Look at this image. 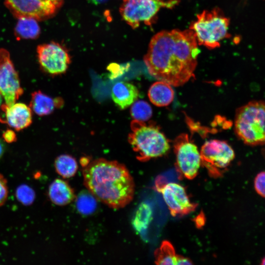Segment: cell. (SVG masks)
<instances>
[{
    "label": "cell",
    "instance_id": "obj_1",
    "mask_svg": "<svg viewBox=\"0 0 265 265\" xmlns=\"http://www.w3.org/2000/svg\"><path fill=\"white\" fill-rule=\"evenodd\" d=\"M198 45L190 29L162 30L152 38L144 62L153 78L180 86L194 76L199 53Z\"/></svg>",
    "mask_w": 265,
    "mask_h": 265
},
{
    "label": "cell",
    "instance_id": "obj_2",
    "mask_svg": "<svg viewBox=\"0 0 265 265\" xmlns=\"http://www.w3.org/2000/svg\"><path fill=\"white\" fill-rule=\"evenodd\" d=\"M82 166L84 185L97 199L114 209L123 208L132 201L134 183L123 164L100 158Z\"/></svg>",
    "mask_w": 265,
    "mask_h": 265
},
{
    "label": "cell",
    "instance_id": "obj_3",
    "mask_svg": "<svg viewBox=\"0 0 265 265\" xmlns=\"http://www.w3.org/2000/svg\"><path fill=\"white\" fill-rule=\"evenodd\" d=\"M131 130L128 142L139 161L144 162L161 157L169 150L168 140L155 123L133 119L131 123Z\"/></svg>",
    "mask_w": 265,
    "mask_h": 265
},
{
    "label": "cell",
    "instance_id": "obj_4",
    "mask_svg": "<svg viewBox=\"0 0 265 265\" xmlns=\"http://www.w3.org/2000/svg\"><path fill=\"white\" fill-rule=\"evenodd\" d=\"M265 106L263 101H252L236 113L234 130L238 138L250 146L265 143Z\"/></svg>",
    "mask_w": 265,
    "mask_h": 265
},
{
    "label": "cell",
    "instance_id": "obj_5",
    "mask_svg": "<svg viewBox=\"0 0 265 265\" xmlns=\"http://www.w3.org/2000/svg\"><path fill=\"white\" fill-rule=\"evenodd\" d=\"M230 19L218 8L204 10L189 26L195 34L198 45L213 49L220 46V41L229 37Z\"/></svg>",
    "mask_w": 265,
    "mask_h": 265
},
{
    "label": "cell",
    "instance_id": "obj_6",
    "mask_svg": "<svg viewBox=\"0 0 265 265\" xmlns=\"http://www.w3.org/2000/svg\"><path fill=\"white\" fill-rule=\"evenodd\" d=\"M179 0H123L120 13L123 20L132 28L141 24L151 26L162 8L172 9Z\"/></svg>",
    "mask_w": 265,
    "mask_h": 265
},
{
    "label": "cell",
    "instance_id": "obj_7",
    "mask_svg": "<svg viewBox=\"0 0 265 265\" xmlns=\"http://www.w3.org/2000/svg\"><path fill=\"white\" fill-rule=\"evenodd\" d=\"M201 164L213 178L222 176L235 158V152L225 141L212 139L203 145L200 152Z\"/></svg>",
    "mask_w": 265,
    "mask_h": 265
},
{
    "label": "cell",
    "instance_id": "obj_8",
    "mask_svg": "<svg viewBox=\"0 0 265 265\" xmlns=\"http://www.w3.org/2000/svg\"><path fill=\"white\" fill-rule=\"evenodd\" d=\"M176 168L186 179L192 180L197 175L201 164L200 152L186 133H182L174 141Z\"/></svg>",
    "mask_w": 265,
    "mask_h": 265
},
{
    "label": "cell",
    "instance_id": "obj_9",
    "mask_svg": "<svg viewBox=\"0 0 265 265\" xmlns=\"http://www.w3.org/2000/svg\"><path fill=\"white\" fill-rule=\"evenodd\" d=\"M23 92L8 52L0 49V93L4 104L10 106L16 103Z\"/></svg>",
    "mask_w": 265,
    "mask_h": 265
},
{
    "label": "cell",
    "instance_id": "obj_10",
    "mask_svg": "<svg viewBox=\"0 0 265 265\" xmlns=\"http://www.w3.org/2000/svg\"><path fill=\"white\" fill-rule=\"evenodd\" d=\"M64 0H4L6 6L18 18L27 17L36 20L53 14Z\"/></svg>",
    "mask_w": 265,
    "mask_h": 265
},
{
    "label": "cell",
    "instance_id": "obj_11",
    "mask_svg": "<svg viewBox=\"0 0 265 265\" xmlns=\"http://www.w3.org/2000/svg\"><path fill=\"white\" fill-rule=\"evenodd\" d=\"M39 62L47 73L59 75L65 73L71 62L66 49L55 42L41 45L37 47Z\"/></svg>",
    "mask_w": 265,
    "mask_h": 265
},
{
    "label": "cell",
    "instance_id": "obj_12",
    "mask_svg": "<svg viewBox=\"0 0 265 265\" xmlns=\"http://www.w3.org/2000/svg\"><path fill=\"white\" fill-rule=\"evenodd\" d=\"M162 193L171 214L173 216H182L193 212L197 204L192 203L185 188L175 183L165 184L158 188Z\"/></svg>",
    "mask_w": 265,
    "mask_h": 265
},
{
    "label": "cell",
    "instance_id": "obj_13",
    "mask_svg": "<svg viewBox=\"0 0 265 265\" xmlns=\"http://www.w3.org/2000/svg\"><path fill=\"white\" fill-rule=\"evenodd\" d=\"M1 108L4 118L0 121L16 131L26 128L32 123V110L24 103H15L10 106L3 104Z\"/></svg>",
    "mask_w": 265,
    "mask_h": 265
},
{
    "label": "cell",
    "instance_id": "obj_14",
    "mask_svg": "<svg viewBox=\"0 0 265 265\" xmlns=\"http://www.w3.org/2000/svg\"><path fill=\"white\" fill-rule=\"evenodd\" d=\"M138 95L137 88L127 81L116 82L111 90L112 100L121 109H125L132 105L137 99Z\"/></svg>",
    "mask_w": 265,
    "mask_h": 265
},
{
    "label": "cell",
    "instance_id": "obj_15",
    "mask_svg": "<svg viewBox=\"0 0 265 265\" xmlns=\"http://www.w3.org/2000/svg\"><path fill=\"white\" fill-rule=\"evenodd\" d=\"M63 105L61 98H53L39 90L31 94L29 107L37 115L42 116L51 114Z\"/></svg>",
    "mask_w": 265,
    "mask_h": 265
},
{
    "label": "cell",
    "instance_id": "obj_16",
    "mask_svg": "<svg viewBox=\"0 0 265 265\" xmlns=\"http://www.w3.org/2000/svg\"><path fill=\"white\" fill-rule=\"evenodd\" d=\"M48 194L50 201L59 206L69 204L75 197L74 191L69 184L60 179H55L50 185Z\"/></svg>",
    "mask_w": 265,
    "mask_h": 265
},
{
    "label": "cell",
    "instance_id": "obj_17",
    "mask_svg": "<svg viewBox=\"0 0 265 265\" xmlns=\"http://www.w3.org/2000/svg\"><path fill=\"white\" fill-rule=\"evenodd\" d=\"M148 96L151 102L159 106L169 105L174 99V91L172 85L163 81L159 80L150 87Z\"/></svg>",
    "mask_w": 265,
    "mask_h": 265
},
{
    "label": "cell",
    "instance_id": "obj_18",
    "mask_svg": "<svg viewBox=\"0 0 265 265\" xmlns=\"http://www.w3.org/2000/svg\"><path fill=\"white\" fill-rule=\"evenodd\" d=\"M40 27L37 20L27 17H18L15 27V32L18 37L33 39L40 33Z\"/></svg>",
    "mask_w": 265,
    "mask_h": 265
},
{
    "label": "cell",
    "instance_id": "obj_19",
    "mask_svg": "<svg viewBox=\"0 0 265 265\" xmlns=\"http://www.w3.org/2000/svg\"><path fill=\"white\" fill-rule=\"evenodd\" d=\"M54 166L56 173L63 178L73 177L78 169L76 159L67 154L58 156L55 159Z\"/></svg>",
    "mask_w": 265,
    "mask_h": 265
},
{
    "label": "cell",
    "instance_id": "obj_20",
    "mask_svg": "<svg viewBox=\"0 0 265 265\" xmlns=\"http://www.w3.org/2000/svg\"><path fill=\"white\" fill-rule=\"evenodd\" d=\"M152 215L151 207L146 203L140 204L132 220V225L134 229L140 233L144 232L152 219Z\"/></svg>",
    "mask_w": 265,
    "mask_h": 265
},
{
    "label": "cell",
    "instance_id": "obj_21",
    "mask_svg": "<svg viewBox=\"0 0 265 265\" xmlns=\"http://www.w3.org/2000/svg\"><path fill=\"white\" fill-rule=\"evenodd\" d=\"M157 265H176L177 255L172 244L167 240L163 241L154 253Z\"/></svg>",
    "mask_w": 265,
    "mask_h": 265
},
{
    "label": "cell",
    "instance_id": "obj_22",
    "mask_svg": "<svg viewBox=\"0 0 265 265\" xmlns=\"http://www.w3.org/2000/svg\"><path fill=\"white\" fill-rule=\"evenodd\" d=\"M97 207L96 198L89 191H83L77 197L76 208L81 214L88 215L92 213Z\"/></svg>",
    "mask_w": 265,
    "mask_h": 265
},
{
    "label": "cell",
    "instance_id": "obj_23",
    "mask_svg": "<svg viewBox=\"0 0 265 265\" xmlns=\"http://www.w3.org/2000/svg\"><path fill=\"white\" fill-rule=\"evenodd\" d=\"M131 116L134 120L146 121L152 115V109L150 105L144 100L135 101L130 109Z\"/></svg>",
    "mask_w": 265,
    "mask_h": 265
},
{
    "label": "cell",
    "instance_id": "obj_24",
    "mask_svg": "<svg viewBox=\"0 0 265 265\" xmlns=\"http://www.w3.org/2000/svg\"><path fill=\"white\" fill-rule=\"evenodd\" d=\"M15 196L17 200L24 206L31 205L35 199L34 190L26 185H21L16 189Z\"/></svg>",
    "mask_w": 265,
    "mask_h": 265
},
{
    "label": "cell",
    "instance_id": "obj_25",
    "mask_svg": "<svg viewBox=\"0 0 265 265\" xmlns=\"http://www.w3.org/2000/svg\"><path fill=\"white\" fill-rule=\"evenodd\" d=\"M265 174L263 171L256 176L254 180V187L258 194L265 197Z\"/></svg>",
    "mask_w": 265,
    "mask_h": 265
},
{
    "label": "cell",
    "instance_id": "obj_26",
    "mask_svg": "<svg viewBox=\"0 0 265 265\" xmlns=\"http://www.w3.org/2000/svg\"><path fill=\"white\" fill-rule=\"evenodd\" d=\"M8 196L7 181L1 174H0V207L6 202Z\"/></svg>",
    "mask_w": 265,
    "mask_h": 265
},
{
    "label": "cell",
    "instance_id": "obj_27",
    "mask_svg": "<svg viewBox=\"0 0 265 265\" xmlns=\"http://www.w3.org/2000/svg\"><path fill=\"white\" fill-rule=\"evenodd\" d=\"M2 137L7 143H12L17 140L15 132L11 130L5 131L2 134Z\"/></svg>",
    "mask_w": 265,
    "mask_h": 265
},
{
    "label": "cell",
    "instance_id": "obj_28",
    "mask_svg": "<svg viewBox=\"0 0 265 265\" xmlns=\"http://www.w3.org/2000/svg\"><path fill=\"white\" fill-rule=\"evenodd\" d=\"M205 222V217L204 213L201 212L195 218V223L198 228H201Z\"/></svg>",
    "mask_w": 265,
    "mask_h": 265
},
{
    "label": "cell",
    "instance_id": "obj_29",
    "mask_svg": "<svg viewBox=\"0 0 265 265\" xmlns=\"http://www.w3.org/2000/svg\"><path fill=\"white\" fill-rule=\"evenodd\" d=\"M192 263L188 258H185L182 256L177 255L176 265H192Z\"/></svg>",
    "mask_w": 265,
    "mask_h": 265
},
{
    "label": "cell",
    "instance_id": "obj_30",
    "mask_svg": "<svg viewBox=\"0 0 265 265\" xmlns=\"http://www.w3.org/2000/svg\"><path fill=\"white\" fill-rule=\"evenodd\" d=\"M5 151V145L2 140L0 138V159L2 158Z\"/></svg>",
    "mask_w": 265,
    "mask_h": 265
},
{
    "label": "cell",
    "instance_id": "obj_31",
    "mask_svg": "<svg viewBox=\"0 0 265 265\" xmlns=\"http://www.w3.org/2000/svg\"><path fill=\"white\" fill-rule=\"evenodd\" d=\"M107 0H88L89 2H90L95 4H98L104 3Z\"/></svg>",
    "mask_w": 265,
    "mask_h": 265
},
{
    "label": "cell",
    "instance_id": "obj_32",
    "mask_svg": "<svg viewBox=\"0 0 265 265\" xmlns=\"http://www.w3.org/2000/svg\"><path fill=\"white\" fill-rule=\"evenodd\" d=\"M1 95L0 94V106L1 105V103L2 102V97H1Z\"/></svg>",
    "mask_w": 265,
    "mask_h": 265
}]
</instances>
